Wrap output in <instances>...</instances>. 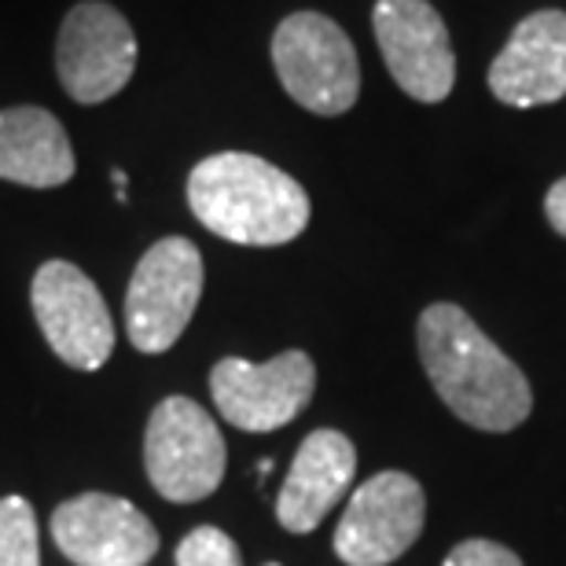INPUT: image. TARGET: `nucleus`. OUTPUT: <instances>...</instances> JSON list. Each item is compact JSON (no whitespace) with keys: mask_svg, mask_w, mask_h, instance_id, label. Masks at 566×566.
I'll use <instances>...</instances> for the list:
<instances>
[{"mask_svg":"<svg viewBox=\"0 0 566 566\" xmlns=\"http://www.w3.org/2000/svg\"><path fill=\"white\" fill-rule=\"evenodd\" d=\"M137 71V33L118 8L82 0L66 11L55 38V74L74 104H104L129 85Z\"/></svg>","mask_w":566,"mask_h":566,"instance_id":"nucleus-6","label":"nucleus"},{"mask_svg":"<svg viewBox=\"0 0 566 566\" xmlns=\"http://www.w3.org/2000/svg\"><path fill=\"white\" fill-rule=\"evenodd\" d=\"M357 474V449L343 430H313L294 452V463L276 496V518L287 534H313L343 501Z\"/></svg>","mask_w":566,"mask_h":566,"instance_id":"nucleus-13","label":"nucleus"},{"mask_svg":"<svg viewBox=\"0 0 566 566\" xmlns=\"http://www.w3.org/2000/svg\"><path fill=\"white\" fill-rule=\"evenodd\" d=\"M33 316H38L52 354L77 371H96L115 349V321L104 294L82 269L71 262H44L30 287Z\"/></svg>","mask_w":566,"mask_h":566,"instance_id":"nucleus-9","label":"nucleus"},{"mask_svg":"<svg viewBox=\"0 0 566 566\" xmlns=\"http://www.w3.org/2000/svg\"><path fill=\"white\" fill-rule=\"evenodd\" d=\"M382 63L405 96L441 104L457 85V60L446 19L430 0H376L371 8Z\"/></svg>","mask_w":566,"mask_h":566,"instance_id":"nucleus-10","label":"nucleus"},{"mask_svg":"<svg viewBox=\"0 0 566 566\" xmlns=\"http://www.w3.org/2000/svg\"><path fill=\"white\" fill-rule=\"evenodd\" d=\"M490 93L507 107H545L566 96V11L541 8L518 22L490 66Z\"/></svg>","mask_w":566,"mask_h":566,"instance_id":"nucleus-12","label":"nucleus"},{"mask_svg":"<svg viewBox=\"0 0 566 566\" xmlns=\"http://www.w3.org/2000/svg\"><path fill=\"white\" fill-rule=\"evenodd\" d=\"M177 566H243L240 545L218 526H196L177 545Z\"/></svg>","mask_w":566,"mask_h":566,"instance_id":"nucleus-16","label":"nucleus"},{"mask_svg":"<svg viewBox=\"0 0 566 566\" xmlns=\"http://www.w3.org/2000/svg\"><path fill=\"white\" fill-rule=\"evenodd\" d=\"M265 566H280V563H265Z\"/></svg>","mask_w":566,"mask_h":566,"instance_id":"nucleus-19","label":"nucleus"},{"mask_svg":"<svg viewBox=\"0 0 566 566\" xmlns=\"http://www.w3.org/2000/svg\"><path fill=\"white\" fill-rule=\"evenodd\" d=\"M427 496L405 471H379L357 485L335 526V556L346 566H387L423 534Z\"/></svg>","mask_w":566,"mask_h":566,"instance_id":"nucleus-8","label":"nucleus"},{"mask_svg":"<svg viewBox=\"0 0 566 566\" xmlns=\"http://www.w3.org/2000/svg\"><path fill=\"white\" fill-rule=\"evenodd\" d=\"M441 566H523V559H518L512 548L496 545V541L471 537V541H460Z\"/></svg>","mask_w":566,"mask_h":566,"instance_id":"nucleus-17","label":"nucleus"},{"mask_svg":"<svg viewBox=\"0 0 566 566\" xmlns=\"http://www.w3.org/2000/svg\"><path fill=\"white\" fill-rule=\"evenodd\" d=\"M202 298V254L185 235H166L133 269L126 291V332L140 354L177 346Z\"/></svg>","mask_w":566,"mask_h":566,"instance_id":"nucleus-5","label":"nucleus"},{"mask_svg":"<svg viewBox=\"0 0 566 566\" xmlns=\"http://www.w3.org/2000/svg\"><path fill=\"white\" fill-rule=\"evenodd\" d=\"M224 463L221 427L199 401L174 394L155 405L144 434V468L158 496L174 504L207 501L224 479Z\"/></svg>","mask_w":566,"mask_h":566,"instance_id":"nucleus-4","label":"nucleus"},{"mask_svg":"<svg viewBox=\"0 0 566 566\" xmlns=\"http://www.w3.org/2000/svg\"><path fill=\"white\" fill-rule=\"evenodd\" d=\"M74 147L60 118L44 107L0 111V180L60 188L74 177Z\"/></svg>","mask_w":566,"mask_h":566,"instance_id":"nucleus-14","label":"nucleus"},{"mask_svg":"<svg viewBox=\"0 0 566 566\" xmlns=\"http://www.w3.org/2000/svg\"><path fill=\"white\" fill-rule=\"evenodd\" d=\"M188 207L202 229L240 247H283L310 224L298 180L247 151L202 158L188 177Z\"/></svg>","mask_w":566,"mask_h":566,"instance_id":"nucleus-2","label":"nucleus"},{"mask_svg":"<svg viewBox=\"0 0 566 566\" xmlns=\"http://www.w3.org/2000/svg\"><path fill=\"white\" fill-rule=\"evenodd\" d=\"M52 537L74 566H144L158 552L151 518L111 493L63 501L52 512Z\"/></svg>","mask_w":566,"mask_h":566,"instance_id":"nucleus-11","label":"nucleus"},{"mask_svg":"<svg viewBox=\"0 0 566 566\" xmlns=\"http://www.w3.org/2000/svg\"><path fill=\"white\" fill-rule=\"evenodd\" d=\"M416 338L430 387L468 427L504 434L534 409V390L523 368L460 305H427Z\"/></svg>","mask_w":566,"mask_h":566,"instance_id":"nucleus-1","label":"nucleus"},{"mask_svg":"<svg viewBox=\"0 0 566 566\" xmlns=\"http://www.w3.org/2000/svg\"><path fill=\"white\" fill-rule=\"evenodd\" d=\"M545 213H548V224L556 229L563 240H566V177L556 180V185L548 188L545 196Z\"/></svg>","mask_w":566,"mask_h":566,"instance_id":"nucleus-18","label":"nucleus"},{"mask_svg":"<svg viewBox=\"0 0 566 566\" xmlns=\"http://www.w3.org/2000/svg\"><path fill=\"white\" fill-rule=\"evenodd\" d=\"M273 66L294 104L310 115L338 118L360 96V63L354 41L321 11H294L273 33Z\"/></svg>","mask_w":566,"mask_h":566,"instance_id":"nucleus-3","label":"nucleus"},{"mask_svg":"<svg viewBox=\"0 0 566 566\" xmlns=\"http://www.w3.org/2000/svg\"><path fill=\"white\" fill-rule=\"evenodd\" d=\"M0 566H41L38 518L22 496L0 501Z\"/></svg>","mask_w":566,"mask_h":566,"instance_id":"nucleus-15","label":"nucleus"},{"mask_svg":"<svg viewBox=\"0 0 566 566\" xmlns=\"http://www.w3.org/2000/svg\"><path fill=\"white\" fill-rule=\"evenodd\" d=\"M313 390L316 365L302 349H283L265 365L224 357L210 371V394L221 420L251 430V434H269V430L287 427L313 401Z\"/></svg>","mask_w":566,"mask_h":566,"instance_id":"nucleus-7","label":"nucleus"}]
</instances>
